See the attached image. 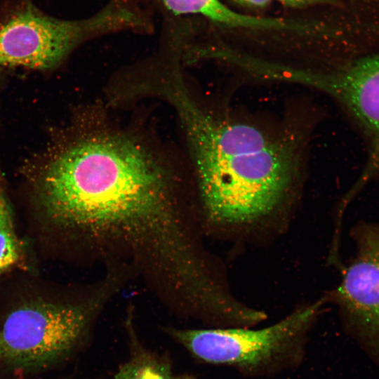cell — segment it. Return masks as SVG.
<instances>
[{"label":"cell","instance_id":"6da1fadb","mask_svg":"<svg viewBox=\"0 0 379 379\" xmlns=\"http://www.w3.org/2000/svg\"><path fill=\"white\" fill-rule=\"evenodd\" d=\"M20 172L51 225L144 246L180 282L200 272L178 220L165 161L102 114L79 110L52 128Z\"/></svg>","mask_w":379,"mask_h":379},{"label":"cell","instance_id":"7a4b0ae2","mask_svg":"<svg viewBox=\"0 0 379 379\" xmlns=\"http://www.w3.org/2000/svg\"><path fill=\"white\" fill-rule=\"evenodd\" d=\"M189 146L204 209L215 225H255L278 211L291 192L298 171L291 141L274 139L264 148Z\"/></svg>","mask_w":379,"mask_h":379},{"label":"cell","instance_id":"3957f363","mask_svg":"<svg viewBox=\"0 0 379 379\" xmlns=\"http://www.w3.org/2000/svg\"><path fill=\"white\" fill-rule=\"evenodd\" d=\"M326 298L297 307L277 322L253 327L168 329L201 362L225 366L247 378H269L303 363L311 332Z\"/></svg>","mask_w":379,"mask_h":379},{"label":"cell","instance_id":"277c9868","mask_svg":"<svg viewBox=\"0 0 379 379\" xmlns=\"http://www.w3.org/2000/svg\"><path fill=\"white\" fill-rule=\"evenodd\" d=\"M145 24L142 15L124 0H113L95 14L77 20L53 17L22 0L0 20V70H53L84 42L140 29Z\"/></svg>","mask_w":379,"mask_h":379},{"label":"cell","instance_id":"5b68a950","mask_svg":"<svg viewBox=\"0 0 379 379\" xmlns=\"http://www.w3.org/2000/svg\"><path fill=\"white\" fill-rule=\"evenodd\" d=\"M95 306L44 300L21 305L10 312L0 328L1 359L21 371L62 360L84 339Z\"/></svg>","mask_w":379,"mask_h":379},{"label":"cell","instance_id":"8992f818","mask_svg":"<svg viewBox=\"0 0 379 379\" xmlns=\"http://www.w3.org/2000/svg\"><path fill=\"white\" fill-rule=\"evenodd\" d=\"M352 235L354 257L325 298L337 305L344 331L379 366V223L359 222Z\"/></svg>","mask_w":379,"mask_h":379},{"label":"cell","instance_id":"52a82bcc","mask_svg":"<svg viewBox=\"0 0 379 379\" xmlns=\"http://www.w3.org/2000/svg\"><path fill=\"white\" fill-rule=\"evenodd\" d=\"M282 78L284 81L319 88L336 98L368 134L371 142L369 158L358 180L345 196L351 202L379 173V53L326 73L286 66Z\"/></svg>","mask_w":379,"mask_h":379},{"label":"cell","instance_id":"ba28073f","mask_svg":"<svg viewBox=\"0 0 379 379\" xmlns=\"http://www.w3.org/2000/svg\"><path fill=\"white\" fill-rule=\"evenodd\" d=\"M171 12L178 15L197 14L212 21L236 27L276 29V18L244 15L226 6L220 0H162Z\"/></svg>","mask_w":379,"mask_h":379},{"label":"cell","instance_id":"9c48e42d","mask_svg":"<svg viewBox=\"0 0 379 379\" xmlns=\"http://www.w3.org/2000/svg\"><path fill=\"white\" fill-rule=\"evenodd\" d=\"M114 379H196L190 374L174 373L168 364L142 350H135L121 366Z\"/></svg>","mask_w":379,"mask_h":379},{"label":"cell","instance_id":"30bf717a","mask_svg":"<svg viewBox=\"0 0 379 379\" xmlns=\"http://www.w3.org/2000/svg\"><path fill=\"white\" fill-rule=\"evenodd\" d=\"M22 255L13 221L0 226V275L16 265Z\"/></svg>","mask_w":379,"mask_h":379},{"label":"cell","instance_id":"8fae6325","mask_svg":"<svg viewBox=\"0 0 379 379\" xmlns=\"http://www.w3.org/2000/svg\"><path fill=\"white\" fill-rule=\"evenodd\" d=\"M12 221L10 206L0 177V226Z\"/></svg>","mask_w":379,"mask_h":379},{"label":"cell","instance_id":"7c38bea8","mask_svg":"<svg viewBox=\"0 0 379 379\" xmlns=\"http://www.w3.org/2000/svg\"><path fill=\"white\" fill-rule=\"evenodd\" d=\"M281 2L291 6H300L316 2H331V0H279Z\"/></svg>","mask_w":379,"mask_h":379},{"label":"cell","instance_id":"4fadbf2b","mask_svg":"<svg viewBox=\"0 0 379 379\" xmlns=\"http://www.w3.org/2000/svg\"><path fill=\"white\" fill-rule=\"evenodd\" d=\"M240 4L253 6V7H262L267 5L271 0H234Z\"/></svg>","mask_w":379,"mask_h":379},{"label":"cell","instance_id":"5bb4252c","mask_svg":"<svg viewBox=\"0 0 379 379\" xmlns=\"http://www.w3.org/2000/svg\"><path fill=\"white\" fill-rule=\"evenodd\" d=\"M1 338H0V360L1 359Z\"/></svg>","mask_w":379,"mask_h":379}]
</instances>
